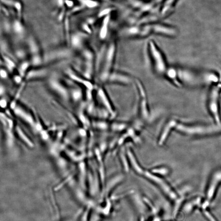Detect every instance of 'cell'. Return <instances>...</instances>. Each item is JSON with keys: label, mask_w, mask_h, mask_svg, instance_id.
I'll return each instance as SVG.
<instances>
[{"label": "cell", "mask_w": 221, "mask_h": 221, "mask_svg": "<svg viewBox=\"0 0 221 221\" xmlns=\"http://www.w3.org/2000/svg\"><path fill=\"white\" fill-rule=\"evenodd\" d=\"M79 41L78 40V39H74V40H73V44H74L76 45L78 44Z\"/></svg>", "instance_id": "obj_14"}, {"label": "cell", "mask_w": 221, "mask_h": 221, "mask_svg": "<svg viewBox=\"0 0 221 221\" xmlns=\"http://www.w3.org/2000/svg\"><path fill=\"white\" fill-rule=\"evenodd\" d=\"M1 75L3 78H5L6 77L7 74L6 72L4 70H1Z\"/></svg>", "instance_id": "obj_12"}, {"label": "cell", "mask_w": 221, "mask_h": 221, "mask_svg": "<svg viewBox=\"0 0 221 221\" xmlns=\"http://www.w3.org/2000/svg\"><path fill=\"white\" fill-rule=\"evenodd\" d=\"M147 49L154 73L158 76L164 75L168 67L161 50L152 40H149L147 42Z\"/></svg>", "instance_id": "obj_2"}, {"label": "cell", "mask_w": 221, "mask_h": 221, "mask_svg": "<svg viewBox=\"0 0 221 221\" xmlns=\"http://www.w3.org/2000/svg\"><path fill=\"white\" fill-rule=\"evenodd\" d=\"M74 98L75 99H78L80 98V96H81L80 93L79 91H77V92H75L73 94Z\"/></svg>", "instance_id": "obj_11"}, {"label": "cell", "mask_w": 221, "mask_h": 221, "mask_svg": "<svg viewBox=\"0 0 221 221\" xmlns=\"http://www.w3.org/2000/svg\"><path fill=\"white\" fill-rule=\"evenodd\" d=\"M110 19V15H109L105 17L103 20L99 34L100 38L102 40H104L107 37Z\"/></svg>", "instance_id": "obj_9"}, {"label": "cell", "mask_w": 221, "mask_h": 221, "mask_svg": "<svg viewBox=\"0 0 221 221\" xmlns=\"http://www.w3.org/2000/svg\"><path fill=\"white\" fill-rule=\"evenodd\" d=\"M27 66V64H25L24 65H23V68H26Z\"/></svg>", "instance_id": "obj_16"}, {"label": "cell", "mask_w": 221, "mask_h": 221, "mask_svg": "<svg viewBox=\"0 0 221 221\" xmlns=\"http://www.w3.org/2000/svg\"><path fill=\"white\" fill-rule=\"evenodd\" d=\"M97 95L99 98L102 107L108 112L110 115L115 114V109L113 104L108 97L106 91L104 88L99 87L97 92Z\"/></svg>", "instance_id": "obj_7"}, {"label": "cell", "mask_w": 221, "mask_h": 221, "mask_svg": "<svg viewBox=\"0 0 221 221\" xmlns=\"http://www.w3.org/2000/svg\"><path fill=\"white\" fill-rule=\"evenodd\" d=\"M134 84L137 88L139 97V113L142 118L147 119L149 116L150 111L146 90L143 83L139 79H135Z\"/></svg>", "instance_id": "obj_3"}, {"label": "cell", "mask_w": 221, "mask_h": 221, "mask_svg": "<svg viewBox=\"0 0 221 221\" xmlns=\"http://www.w3.org/2000/svg\"><path fill=\"white\" fill-rule=\"evenodd\" d=\"M135 79L128 73L114 70L110 74L107 83L128 86L134 84Z\"/></svg>", "instance_id": "obj_6"}, {"label": "cell", "mask_w": 221, "mask_h": 221, "mask_svg": "<svg viewBox=\"0 0 221 221\" xmlns=\"http://www.w3.org/2000/svg\"><path fill=\"white\" fill-rule=\"evenodd\" d=\"M179 131L190 134H204L221 131V124L215 126H188L176 122L175 126Z\"/></svg>", "instance_id": "obj_5"}, {"label": "cell", "mask_w": 221, "mask_h": 221, "mask_svg": "<svg viewBox=\"0 0 221 221\" xmlns=\"http://www.w3.org/2000/svg\"><path fill=\"white\" fill-rule=\"evenodd\" d=\"M53 86L55 88H56L57 90L60 91L64 96H65L66 95V92H65L64 89L62 88L60 86H59L58 84H57L56 83H53Z\"/></svg>", "instance_id": "obj_10"}, {"label": "cell", "mask_w": 221, "mask_h": 221, "mask_svg": "<svg viewBox=\"0 0 221 221\" xmlns=\"http://www.w3.org/2000/svg\"><path fill=\"white\" fill-rule=\"evenodd\" d=\"M151 25L153 34L173 37L177 34V30L175 28L165 25L153 23L151 24Z\"/></svg>", "instance_id": "obj_8"}, {"label": "cell", "mask_w": 221, "mask_h": 221, "mask_svg": "<svg viewBox=\"0 0 221 221\" xmlns=\"http://www.w3.org/2000/svg\"><path fill=\"white\" fill-rule=\"evenodd\" d=\"M15 80H16V81L18 82H20L21 78H19V77H17V78H16V79H15Z\"/></svg>", "instance_id": "obj_15"}, {"label": "cell", "mask_w": 221, "mask_h": 221, "mask_svg": "<svg viewBox=\"0 0 221 221\" xmlns=\"http://www.w3.org/2000/svg\"><path fill=\"white\" fill-rule=\"evenodd\" d=\"M220 88L218 84L211 88L208 98V108L216 123L220 124Z\"/></svg>", "instance_id": "obj_4"}, {"label": "cell", "mask_w": 221, "mask_h": 221, "mask_svg": "<svg viewBox=\"0 0 221 221\" xmlns=\"http://www.w3.org/2000/svg\"><path fill=\"white\" fill-rule=\"evenodd\" d=\"M117 50V45L115 41H110L102 48L99 76L102 84L107 83L110 74L114 70Z\"/></svg>", "instance_id": "obj_1"}, {"label": "cell", "mask_w": 221, "mask_h": 221, "mask_svg": "<svg viewBox=\"0 0 221 221\" xmlns=\"http://www.w3.org/2000/svg\"><path fill=\"white\" fill-rule=\"evenodd\" d=\"M1 106L2 107H4L6 105V102L4 100H2L1 101Z\"/></svg>", "instance_id": "obj_13"}]
</instances>
